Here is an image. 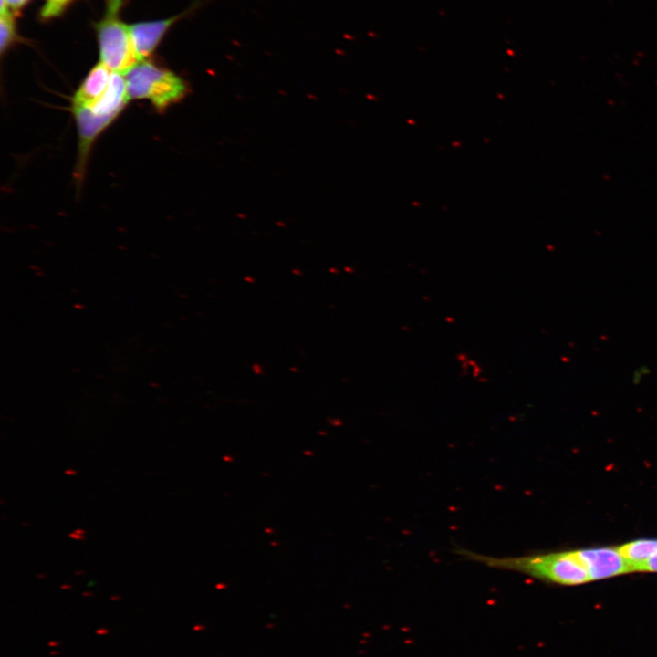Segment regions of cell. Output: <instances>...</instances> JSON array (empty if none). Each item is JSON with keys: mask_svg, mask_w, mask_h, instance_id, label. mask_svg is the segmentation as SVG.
<instances>
[{"mask_svg": "<svg viewBox=\"0 0 657 657\" xmlns=\"http://www.w3.org/2000/svg\"><path fill=\"white\" fill-rule=\"evenodd\" d=\"M130 99H147L162 112L182 101L190 92L188 83L174 72L145 60L123 73Z\"/></svg>", "mask_w": 657, "mask_h": 657, "instance_id": "cell-1", "label": "cell"}, {"mask_svg": "<svg viewBox=\"0 0 657 657\" xmlns=\"http://www.w3.org/2000/svg\"><path fill=\"white\" fill-rule=\"evenodd\" d=\"M104 18L97 25L100 61L113 72L125 73L138 61L129 25L119 19L122 0H108Z\"/></svg>", "mask_w": 657, "mask_h": 657, "instance_id": "cell-2", "label": "cell"}, {"mask_svg": "<svg viewBox=\"0 0 657 657\" xmlns=\"http://www.w3.org/2000/svg\"><path fill=\"white\" fill-rule=\"evenodd\" d=\"M576 554L586 568L590 580L610 578L631 571L618 548H589L576 550Z\"/></svg>", "mask_w": 657, "mask_h": 657, "instance_id": "cell-3", "label": "cell"}, {"mask_svg": "<svg viewBox=\"0 0 657 657\" xmlns=\"http://www.w3.org/2000/svg\"><path fill=\"white\" fill-rule=\"evenodd\" d=\"M172 18L129 25L131 41L138 61L145 60L156 48L168 28L177 20Z\"/></svg>", "mask_w": 657, "mask_h": 657, "instance_id": "cell-4", "label": "cell"}, {"mask_svg": "<svg viewBox=\"0 0 657 657\" xmlns=\"http://www.w3.org/2000/svg\"><path fill=\"white\" fill-rule=\"evenodd\" d=\"M112 71L103 63L94 66L72 98V105H89L105 93Z\"/></svg>", "mask_w": 657, "mask_h": 657, "instance_id": "cell-5", "label": "cell"}, {"mask_svg": "<svg viewBox=\"0 0 657 657\" xmlns=\"http://www.w3.org/2000/svg\"><path fill=\"white\" fill-rule=\"evenodd\" d=\"M631 571H641L644 564L657 553V539H640L618 548Z\"/></svg>", "mask_w": 657, "mask_h": 657, "instance_id": "cell-6", "label": "cell"}, {"mask_svg": "<svg viewBox=\"0 0 657 657\" xmlns=\"http://www.w3.org/2000/svg\"><path fill=\"white\" fill-rule=\"evenodd\" d=\"M15 26L10 11L0 14V50L4 53L14 38Z\"/></svg>", "mask_w": 657, "mask_h": 657, "instance_id": "cell-7", "label": "cell"}, {"mask_svg": "<svg viewBox=\"0 0 657 657\" xmlns=\"http://www.w3.org/2000/svg\"><path fill=\"white\" fill-rule=\"evenodd\" d=\"M71 0H46L41 15L52 17L58 15Z\"/></svg>", "mask_w": 657, "mask_h": 657, "instance_id": "cell-8", "label": "cell"}, {"mask_svg": "<svg viewBox=\"0 0 657 657\" xmlns=\"http://www.w3.org/2000/svg\"><path fill=\"white\" fill-rule=\"evenodd\" d=\"M28 0H1L0 14L21 8Z\"/></svg>", "mask_w": 657, "mask_h": 657, "instance_id": "cell-9", "label": "cell"}, {"mask_svg": "<svg viewBox=\"0 0 657 657\" xmlns=\"http://www.w3.org/2000/svg\"><path fill=\"white\" fill-rule=\"evenodd\" d=\"M650 373V370L646 366L637 368L632 373L631 381L633 384H639L641 380Z\"/></svg>", "mask_w": 657, "mask_h": 657, "instance_id": "cell-10", "label": "cell"}, {"mask_svg": "<svg viewBox=\"0 0 657 657\" xmlns=\"http://www.w3.org/2000/svg\"><path fill=\"white\" fill-rule=\"evenodd\" d=\"M641 571L657 572V553L653 555L642 567Z\"/></svg>", "mask_w": 657, "mask_h": 657, "instance_id": "cell-11", "label": "cell"}, {"mask_svg": "<svg viewBox=\"0 0 657 657\" xmlns=\"http://www.w3.org/2000/svg\"><path fill=\"white\" fill-rule=\"evenodd\" d=\"M84 534H85L84 530L77 529L74 532L70 533L69 537L73 539L82 540V539H84Z\"/></svg>", "mask_w": 657, "mask_h": 657, "instance_id": "cell-12", "label": "cell"}]
</instances>
